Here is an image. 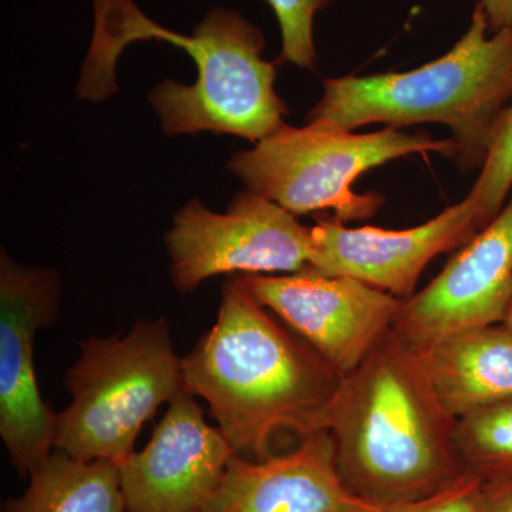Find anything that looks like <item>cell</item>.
<instances>
[{
	"label": "cell",
	"instance_id": "7",
	"mask_svg": "<svg viewBox=\"0 0 512 512\" xmlns=\"http://www.w3.org/2000/svg\"><path fill=\"white\" fill-rule=\"evenodd\" d=\"M171 278L178 291H195L218 275L296 274L313 258L312 228L264 195L239 192L225 214L188 201L165 234Z\"/></svg>",
	"mask_w": 512,
	"mask_h": 512
},
{
	"label": "cell",
	"instance_id": "2",
	"mask_svg": "<svg viewBox=\"0 0 512 512\" xmlns=\"http://www.w3.org/2000/svg\"><path fill=\"white\" fill-rule=\"evenodd\" d=\"M93 5L92 45L76 89L82 99L113 96L124 47L160 40L184 49L198 69L192 86L167 79L148 96L167 136L214 131L258 143L284 126L289 109L275 92V64L262 59L264 35L235 10H210L192 35L184 36L148 19L133 0H93Z\"/></svg>",
	"mask_w": 512,
	"mask_h": 512
},
{
	"label": "cell",
	"instance_id": "17",
	"mask_svg": "<svg viewBox=\"0 0 512 512\" xmlns=\"http://www.w3.org/2000/svg\"><path fill=\"white\" fill-rule=\"evenodd\" d=\"M512 188V103L498 124L483 170L470 194L477 202L481 229L500 214Z\"/></svg>",
	"mask_w": 512,
	"mask_h": 512
},
{
	"label": "cell",
	"instance_id": "11",
	"mask_svg": "<svg viewBox=\"0 0 512 512\" xmlns=\"http://www.w3.org/2000/svg\"><path fill=\"white\" fill-rule=\"evenodd\" d=\"M512 303V198L423 291L403 301L393 332L412 349L503 323Z\"/></svg>",
	"mask_w": 512,
	"mask_h": 512
},
{
	"label": "cell",
	"instance_id": "16",
	"mask_svg": "<svg viewBox=\"0 0 512 512\" xmlns=\"http://www.w3.org/2000/svg\"><path fill=\"white\" fill-rule=\"evenodd\" d=\"M454 444L464 474L483 483L512 478V399L456 420Z\"/></svg>",
	"mask_w": 512,
	"mask_h": 512
},
{
	"label": "cell",
	"instance_id": "8",
	"mask_svg": "<svg viewBox=\"0 0 512 512\" xmlns=\"http://www.w3.org/2000/svg\"><path fill=\"white\" fill-rule=\"evenodd\" d=\"M60 276L0 258V437L13 466L30 474L52 454L56 414L36 380V333L55 322Z\"/></svg>",
	"mask_w": 512,
	"mask_h": 512
},
{
	"label": "cell",
	"instance_id": "9",
	"mask_svg": "<svg viewBox=\"0 0 512 512\" xmlns=\"http://www.w3.org/2000/svg\"><path fill=\"white\" fill-rule=\"evenodd\" d=\"M231 276L342 376L393 329L403 305L402 299L349 276L312 271Z\"/></svg>",
	"mask_w": 512,
	"mask_h": 512
},
{
	"label": "cell",
	"instance_id": "1",
	"mask_svg": "<svg viewBox=\"0 0 512 512\" xmlns=\"http://www.w3.org/2000/svg\"><path fill=\"white\" fill-rule=\"evenodd\" d=\"M185 392L201 397L238 456H275V441L326 430L340 373L279 325L234 278L217 322L183 357Z\"/></svg>",
	"mask_w": 512,
	"mask_h": 512
},
{
	"label": "cell",
	"instance_id": "14",
	"mask_svg": "<svg viewBox=\"0 0 512 512\" xmlns=\"http://www.w3.org/2000/svg\"><path fill=\"white\" fill-rule=\"evenodd\" d=\"M414 350L437 399L454 419L512 399V329L504 322Z\"/></svg>",
	"mask_w": 512,
	"mask_h": 512
},
{
	"label": "cell",
	"instance_id": "4",
	"mask_svg": "<svg viewBox=\"0 0 512 512\" xmlns=\"http://www.w3.org/2000/svg\"><path fill=\"white\" fill-rule=\"evenodd\" d=\"M488 32L477 3L466 35L440 59L406 73L325 80L308 123L342 131L373 123L443 124L456 141L460 167H483L512 103V28Z\"/></svg>",
	"mask_w": 512,
	"mask_h": 512
},
{
	"label": "cell",
	"instance_id": "18",
	"mask_svg": "<svg viewBox=\"0 0 512 512\" xmlns=\"http://www.w3.org/2000/svg\"><path fill=\"white\" fill-rule=\"evenodd\" d=\"M274 9L282 33V53L278 62H291L301 69L316 66L313 42V20L319 10L328 8L335 0H268Z\"/></svg>",
	"mask_w": 512,
	"mask_h": 512
},
{
	"label": "cell",
	"instance_id": "5",
	"mask_svg": "<svg viewBox=\"0 0 512 512\" xmlns=\"http://www.w3.org/2000/svg\"><path fill=\"white\" fill-rule=\"evenodd\" d=\"M66 386L72 403L56 414V450L83 461L133 453L141 427L185 392L183 357L174 352L167 320L144 319L127 335L84 340Z\"/></svg>",
	"mask_w": 512,
	"mask_h": 512
},
{
	"label": "cell",
	"instance_id": "21",
	"mask_svg": "<svg viewBox=\"0 0 512 512\" xmlns=\"http://www.w3.org/2000/svg\"><path fill=\"white\" fill-rule=\"evenodd\" d=\"M491 33L512 28V0H480Z\"/></svg>",
	"mask_w": 512,
	"mask_h": 512
},
{
	"label": "cell",
	"instance_id": "13",
	"mask_svg": "<svg viewBox=\"0 0 512 512\" xmlns=\"http://www.w3.org/2000/svg\"><path fill=\"white\" fill-rule=\"evenodd\" d=\"M343 483L323 430L265 460L235 454L204 512H373Z\"/></svg>",
	"mask_w": 512,
	"mask_h": 512
},
{
	"label": "cell",
	"instance_id": "19",
	"mask_svg": "<svg viewBox=\"0 0 512 512\" xmlns=\"http://www.w3.org/2000/svg\"><path fill=\"white\" fill-rule=\"evenodd\" d=\"M483 481L463 474L439 493L421 500L382 505L373 512H477L478 494Z\"/></svg>",
	"mask_w": 512,
	"mask_h": 512
},
{
	"label": "cell",
	"instance_id": "22",
	"mask_svg": "<svg viewBox=\"0 0 512 512\" xmlns=\"http://www.w3.org/2000/svg\"><path fill=\"white\" fill-rule=\"evenodd\" d=\"M504 323L508 328L512 329V303L510 309H508L507 316H505Z\"/></svg>",
	"mask_w": 512,
	"mask_h": 512
},
{
	"label": "cell",
	"instance_id": "6",
	"mask_svg": "<svg viewBox=\"0 0 512 512\" xmlns=\"http://www.w3.org/2000/svg\"><path fill=\"white\" fill-rule=\"evenodd\" d=\"M440 153L457 160L453 138L436 140L430 134L404 133L386 127L375 133L353 134L319 124L279 127L252 150L229 160L228 170L247 185L295 217L323 210L335 211L342 222L373 217L382 195L355 194L356 178L370 168L410 156Z\"/></svg>",
	"mask_w": 512,
	"mask_h": 512
},
{
	"label": "cell",
	"instance_id": "3",
	"mask_svg": "<svg viewBox=\"0 0 512 512\" xmlns=\"http://www.w3.org/2000/svg\"><path fill=\"white\" fill-rule=\"evenodd\" d=\"M456 420L437 399L416 350L392 329L340 377L326 431L343 483L382 507L430 497L463 476Z\"/></svg>",
	"mask_w": 512,
	"mask_h": 512
},
{
	"label": "cell",
	"instance_id": "10",
	"mask_svg": "<svg viewBox=\"0 0 512 512\" xmlns=\"http://www.w3.org/2000/svg\"><path fill=\"white\" fill-rule=\"evenodd\" d=\"M234 456L194 396L178 394L144 450L116 461L128 512H204Z\"/></svg>",
	"mask_w": 512,
	"mask_h": 512
},
{
	"label": "cell",
	"instance_id": "12",
	"mask_svg": "<svg viewBox=\"0 0 512 512\" xmlns=\"http://www.w3.org/2000/svg\"><path fill=\"white\" fill-rule=\"evenodd\" d=\"M313 258L305 271L349 276L406 301L412 298L426 266L444 252L464 247L481 231L473 195L419 227L390 231L346 228L318 218L313 225Z\"/></svg>",
	"mask_w": 512,
	"mask_h": 512
},
{
	"label": "cell",
	"instance_id": "15",
	"mask_svg": "<svg viewBox=\"0 0 512 512\" xmlns=\"http://www.w3.org/2000/svg\"><path fill=\"white\" fill-rule=\"evenodd\" d=\"M29 476L28 490L6 511L128 512L116 461L77 460L56 450Z\"/></svg>",
	"mask_w": 512,
	"mask_h": 512
},
{
	"label": "cell",
	"instance_id": "20",
	"mask_svg": "<svg viewBox=\"0 0 512 512\" xmlns=\"http://www.w3.org/2000/svg\"><path fill=\"white\" fill-rule=\"evenodd\" d=\"M477 512H512V478L483 483L478 494Z\"/></svg>",
	"mask_w": 512,
	"mask_h": 512
}]
</instances>
